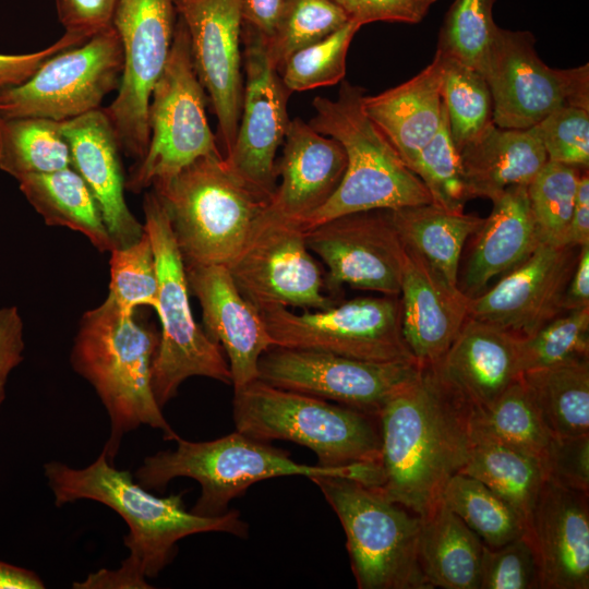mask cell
<instances>
[{
    "instance_id": "1",
    "label": "cell",
    "mask_w": 589,
    "mask_h": 589,
    "mask_svg": "<svg viewBox=\"0 0 589 589\" xmlns=\"http://www.w3.org/2000/svg\"><path fill=\"white\" fill-rule=\"evenodd\" d=\"M44 473L58 507L79 500L99 502L120 515L129 527L124 545L128 557L118 569L101 568L77 589H147L146 578H155L173 560L177 542L203 532H226L240 538L249 534V525L237 510L219 516H200L188 510L183 493L156 496L133 480L129 470H119L101 450L83 469L60 461L44 465Z\"/></svg>"
},
{
    "instance_id": "2",
    "label": "cell",
    "mask_w": 589,
    "mask_h": 589,
    "mask_svg": "<svg viewBox=\"0 0 589 589\" xmlns=\"http://www.w3.org/2000/svg\"><path fill=\"white\" fill-rule=\"evenodd\" d=\"M471 411L438 363L420 365L418 376L378 416L385 480L377 489L420 517L425 515L468 460Z\"/></svg>"
},
{
    "instance_id": "3",
    "label": "cell",
    "mask_w": 589,
    "mask_h": 589,
    "mask_svg": "<svg viewBox=\"0 0 589 589\" xmlns=\"http://www.w3.org/2000/svg\"><path fill=\"white\" fill-rule=\"evenodd\" d=\"M160 333L119 309L111 298L81 318L71 351L73 370L95 389L110 420L103 450L113 464L123 435L142 424L164 438L179 435L164 417L152 389V368Z\"/></svg>"
},
{
    "instance_id": "4",
    "label": "cell",
    "mask_w": 589,
    "mask_h": 589,
    "mask_svg": "<svg viewBox=\"0 0 589 589\" xmlns=\"http://www.w3.org/2000/svg\"><path fill=\"white\" fill-rule=\"evenodd\" d=\"M177 448L147 456L135 471L137 483L147 490H165L178 477H188L201 485V495L191 508L200 516H219L228 504L250 485L276 477L330 476L381 486V462H358L338 468L298 464L288 452L249 437L238 431L207 442L177 438Z\"/></svg>"
},
{
    "instance_id": "5",
    "label": "cell",
    "mask_w": 589,
    "mask_h": 589,
    "mask_svg": "<svg viewBox=\"0 0 589 589\" xmlns=\"http://www.w3.org/2000/svg\"><path fill=\"white\" fill-rule=\"evenodd\" d=\"M363 97L362 87L344 81L336 99H313L309 124L342 146L347 166L334 194L300 223L304 231L346 214L432 203L424 183L364 112Z\"/></svg>"
},
{
    "instance_id": "6",
    "label": "cell",
    "mask_w": 589,
    "mask_h": 589,
    "mask_svg": "<svg viewBox=\"0 0 589 589\" xmlns=\"http://www.w3.org/2000/svg\"><path fill=\"white\" fill-rule=\"evenodd\" d=\"M153 187L185 267L229 266L269 202L229 168L223 154L200 157Z\"/></svg>"
},
{
    "instance_id": "7",
    "label": "cell",
    "mask_w": 589,
    "mask_h": 589,
    "mask_svg": "<svg viewBox=\"0 0 589 589\" xmlns=\"http://www.w3.org/2000/svg\"><path fill=\"white\" fill-rule=\"evenodd\" d=\"M238 432L262 441L286 440L313 450L317 466L381 462L378 417L255 380L235 389Z\"/></svg>"
},
{
    "instance_id": "8",
    "label": "cell",
    "mask_w": 589,
    "mask_h": 589,
    "mask_svg": "<svg viewBox=\"0 0 589 589\" xmlns=\"http://www.w3.org/2000/svg\"><path fill=\"white\" fill-rule=\"evenodd\" d=\"M332 506L360 589H430L419 562L421 517L358 481L311 478Z\"/></svg>"
},
{
    "instance_id": "9",
    "label": "cell",
    "mask_w": 589,
    "mask_h": 589,
    "mask_svg": "<svg viewBox=\"0 0 589 589\" xmlns=\"http://www.w3.org/2000/svg\"><path fill=\"white\" fill-rule=\"evenodd\" d=\"M143 211V226L156 263L158 303L155 310L161 325L152 368V389L163 408L188 377L205 376L231 384V373L221 347L193 317L184 262L167 212L155 192L145 194Z\"/></svg>"
},
{
    "instance_id": "10",
    "label": "cell",
    "mask_w": 589,
    "mask_h": 589,
    "mask_svg": "<svg viewBox=\"0 0 589 589\" xmlns=\"http://www.w3.org/2000/svg\"><path fill=\"white\" fill-rule=\"evenodd\" d=\"M204 92L193 67L187 27L178 17L168 60L151 95L148 146L131 167L127 190L140 193L200 157L221 154L207 121Z\"/></svg>"
},
{
    "instance_id": "11",
    "label": "cell",
    "mask_w": 589,
    "mask_h": 589,
    "mask_svg": "<svg viewBox=\"0 0 589 589\" xmlns=\"http://www.w3.org/2000/svg\"><path fill=\"white\" fill-rule=\"evenodd\" d=\"M259 312L275 346L373 362H417L404 338L399 296L359 297L301 314L277 305Z\"/></svg>"
},
{
    "instance_id": "12",
    "label": "cell",
    "mask_w": 589,
    "mask_h": 589,
    "mask_svg": "<svg viewBox=\"0 0 589 589\" xmlns=\"http://www.w3.org/2000/svg\"><path fill=\"white\" fill-rule=\"evenodd\" d=\"M122 67L121 40L110 25L50 57L24 83L0 89V119L63 122L97 110L118 89Z\"/></svg>"
},
{
    "instance_id": "13",
    "label": "cell",
    "mask_w": 589,
    "mask_h": 589,
    "mask_svg": "<svg viewBox=\"0 0 589 589\" xmlns=\"http://www.w3.org/2000/svg\"><path fill=\"white\" fill-rule=\"evenodd\" d=\"M528 31L498 26L482 74L493 103V123L529 129L561 107L589 110V65L554 69L545 64Z\"/></svg>"
},
{
    "instance_id": "14",
    "label": "cell",
    "mask_w": 589,
    "mask_h": 589,
    "mask_svg": "<svg viewBox=\"0 0 589 589\" xmlns=\"http://www.w3.org/2000/svg\"><path fill=\"white\" fill-rule=\"evenodd\" d=\"M176 14L173 0H118L113 12L123 67L118 94L103 110L121 152L136 160L148 146L151 95L169 57Z\"/></svg>"
},
{
    "instance_id": "15",
    "label": "cell",
    "mask_w": 589,
    "mask_h": 589,
    "mask_svg": "<svg viewBox=\"0 0 589 589\" xmlns=\"http://www.w3.org/2000/svg\"><path fill=\"white\" fill-rule=\"evenodd\" d=\"M259 380L378 417L419 374L417 362H373L329 352L273 346L260 358Z\"/></svg>"
},
{
    "instance_id": "16",
    "label": "cell",
    "mask_w": 589,
    "mask_h": 589,
    "mask_svg": "<svg viewBox=\"0 0 589 589\" xmlns=\"http://www.w3.org/2000/svg\"><path fill=\"white\" fill-rule=\"evenodd\" d=\"M241 294L259 311L267 306L325 310L336 302L298 221L266 209L237 257L227 266Z\"/></svg>"
},
{
    "instance_id": "17",
    "label": "cell",
    "mask_w": 589,
    "mask_h": 589,
    "mask_svg": "<svg viewBox=\"0 0 589 589\" xmlns=\"http://www.w3.org/2000/svg\"><path fill=\"white\" fill-rule=\"evenodd\" d=\"M305 242L326 266L325 288L342 285L399 296L405 247L390 209L346 214L305 230Z\"/></svg>"
},
{
    "instance_id": "18",
    "label": "cell",
    "mask_w": 589,
    "mask_h": 589,
    "mask_svg": "<svg viewBox=\"0 0 589 589\" xmlns=\"http://www.w3.org/2000/svg\"><path fill=\"white\" fill-rule=\"evenodd\" d=\"M242 34V106L232 148L224 158L243 182L271 199L276 188V153L290 122V92L269 59L264 37L247 25Z\"/></svg>"
},
{
    "instance_id": "19",
    "label": "cell",
    "mask_w": 589,
    "mask_h": 589,
    "mask_svg": "<svg viewBox=\"0 0 589 589\" xmlns=\"http://www.w3.org/2000/svg\"><path fill=\"white\" fill-rule=\"evenodd\" d=\"M183 21L196 76L218 120L227 156L233 145L243 96L240 0H173Z\"/></svg>"
},
{
    "instance_id": "20",
    "label": "cell",
    "mask_w": 589,
    "mask_h": 589,
    "mask_svg": "<svg viewBox=\"0 0 589 589\" xmlns=\"http://www.w3.org/2000/svg\"><path fill=\"white\" fill-rule=\"evenodd\" d=\"M578 247L541 243L494 287L470 298L468 317L526 338L564 313L563 300Z\"/></svg>"
},
{
    "instance_id": "21",
    "label": "cell",
    "mask_w": 589,
    "mask_h": 589,
    "mask_svg": "<svg viewBox=\"0 0 589 589\" xmlns=\"http://www.w3.org/2000/svg\"><path fill=\"white\" fill-rule=\"evenodd\" d=\"M588 496L544 480L527 528L541 589L589 588Z\"/></svg>"
},
{
    "instance_id": "22",
    "label": "cell",
    "mask_w": 589,
    "mask_h": 589,
    "mask_svg": "<svg viewBox=\"0 0 589 589\" xmlns=\"http://www.w3.org/2000/svg\"><path fill=\"white\" fill-rule=\"evenodd\" d=\"M185 273L206 334L227 354L233 388L257 380L261 356L275 346L259 310L241 294L227 266L193 265Z\"/></svg>"
},
{
    "instance_id": "23",
    "label": "cell",
    "mask_w": 589,
    "mask_h": 589,
    "mask_svg": "<svg viewBox=\"0 0 589 589\" xmlns=\"http://www.w3.org/2000/svg\"><path fill=\"white\" fill-rule=\"evenodd\" d=\"M283 154L276 163V185L266 211L299 224L322 207L338 188L347 166L342 146L300 118L290 120Z\"/></svg>"
},
{
    "instance_id": "24",
    "label": "cell",
    "mask_w": 589,
    "mask_h": 589,
    "mask_svg": "<svg viewBox=\"0 0 589 589\" xmlns=\"http://www.w3.org/2000/svg\"><path fill=\"white\" fill-rule=\"evenodd\" d=\"M61 128L69 144L71 167L96 200L116 248L134 243L144 233V226L124 200L121 148L108 117L99 108L61 122Z\"/></svg>"
},
{
    "instance_id": "25",
    "label": "cell",
    "mask_w": 589,
    "mask_h": 589,
    "mask_svg": "<svg viewBox=\"0 0 589 589\" xmlns=\"http://www.w3.org/2000/svg\"><path fill=\"white\" fill-rule=\"evenodd\" d=\"M405 251L399 293L404 338L418 364H435L468 318L470 298L446 284L418 255Z\"/></svg>"
},
{
    "instance_id": "26",
    "label": "cell",
    "mask_w": 589,
    "mask_h": 589,
    "mask_svg": "<svg viewBox=\"0 0 589 589\" xmlns=\"http://www.w3.org/2000/svg\"><path fill=\"white\" fill-rule=\"evenodd\" d=\"M519 339L468 317L438 363L446 380L473 408L492 405L521 374Z\"/></svg>"
},
{
    "instance_id": "27",
    "label": "cell",
    "mask_w": 589,
    "mask_h": 589,
    "mask_svg": "<svg viewBox=\"0 0 589 589\" xmlns=\"http://www.w3.org/2000/svg\"><path fill=\"white\" fill-rule=\"evenodd\" d=\"M443 56L409 81L375 96L363 97V110L411 170L420 151L437 132L445 107L442 100Z\"/></svg>"
},
{
    "instance_id": "28",
    "label": "cell",
    "mask_w": 589,
    "mask_h": 589,
    "mask_svg": "<svg viewBox=\"0 0 589 589\" xmlns=\"http://www.w3.org/2000/svg\"><path fill=\"white\" fill-rule=\"evenodd\" d=\"M493 208L480 229L467 261L461 292L481 294L496 276L508 273L541 244L526 185H513L492 200Z\"/></svg>"
},
{
    "instance_id": "29",
    "label": "cell",
    "mask_w": 589,
    "mask_h": 589,
    "mask_svg": "<svg viewBox=\"0 0 589 589\" xmlns=\"http://www.w3.org/2000/svg\"><path fill=\"white\" fill-rule=\"evenodd\" d=\"M458 154L470 200L492 201L509 187H527L548 161L534 127L503 129L493 122Z\"/></svg>"
},
{
    "instance_id": "30",
    "label": "cell",
    "mask_w": 589,
    "mask_h": 589,
    "mask_svg": "<svg viewBox=\"0 0 589 589\" xmlns=\"http://www.w3.org/2000/svg\"><path fill=\"white\" fill-rule=\"evenodd\" d=\"M483 548L442 500L421 516L419 562L432 588L480 589Z\"/></svg>"
},
{
    "instance_id": "31",
    "label": "cell",
    "mask_w": 589,
    "mask_h": 589,
    "mask_svg": "<svg viewBox=\"0 0 589 589\" xmlns=\"http://www.w3.org/2000/svg\"><path fill=\"white\" fill-rule=\"evenodd\" d=\"M406 250L418 255L450 287H458L461 251L484 218L452 212L433 203L390 209Z\"/></svg>"
},
{
    "instance_id": "32",
    "label": "cell",
    "mask_w": 589,
    "mask_h": 589,
    "mask_svg": "<svg viewBox=\"0 0 589 589\" xmlns=\"http://www.w3.org/2000/svg\"><path fill=\"white\" fill-rule=\"evenodd\" d=\"M17 181L21 192L47 225L85 235L100 252H111L116 248L96 200L72 167Z\"/></svg>"
},
{
    "instance_id": "33",
    "label": "cell",
    "mask_w": 589,
    "mask_h": 589,
    "mask_svg": "<svg viewBox=\"0 0 589 589\" xmlns=\"http://www.w3.org/2000/svg\"><path fill=\"white\" fill-rule=\"evenodd\" d=\"M520 378L551 436L589 434V358L525 371Z\"/></svg>"
},
{
    "instance_id": "34",
    "label": "cell",
    "mask_w": 589,
    "mask_h": 589,
    "mask_svg": "<svg viewBox=\"0 0 589 589\" xmlns=\"http://www.w3.org/2000/svg\"><path fill=\"white\" fill-rule=\"evenodd\" d=\"M472 447L459 473L472 477L501 496L528 528L545 480L538 458L506 445L472 436Z\"/></svg>"
},
{
    "instance_id": "35",
    "label": "cell",
    "mask_w": 589,
    "mask_h": 589,
    "mask_svg": "<svg viewBox=\"0 0 589 589\" xmlns=\"http://www.w3.org/2000/svg\"><path fill=\"white\" fill-rule=\"evenodd\" d=\"M71 167L61 122L35 117L0 119V169L20 180Z\"/></svg>"
},
{
    "instance_id": "36",
    "label": "cell",
    "mask_w": 589,
    "mask_h": 589,
    "mask_svg": "<svg viewBox=\"0 0 589 589\" xmlns=\"http://www.w3.org/2000/svg\"><path fill=\"white\" fill-rule=\"evenodd\" d=\"M470 422L472 436L506 445L539 460L551 438L520 376L489 407H472Z\"/></svg>"
},
{
    "instance_id": "37",
    "label": "cell",
    "mask_w": 589,
    "mask_h": 589,
    "mask_svg": "<svg viewBox=\"0 0 589 589\" xmlns=\"http://www.w3.org/2000/svg\"><path fill=\"white\" fill-rule=\"evenodd\" d=\"M441 500L486 546L496 548L527 534L522 519L513 507L472 477L454 474Z\"/></svg>"
},
{
    "instance_id": "38",
    "label": "cell",
    "mask_w": 589,
    "mask_h": 589,
    "mask_svg": "<svg viewBox=\"0 0 589 589\" xmlns=\"http://www.w3.org/2000/svg\"><path fill=\"white\" fill-rule=\"evenodd\" d=\"M442 56V100L452 141L459 151L493 122L492 96L481 72L443 51Z\"/></svg>"
},
{
    "instance_id": "39",
    "label": "cell",
    "mask_w": 589,
    "mask_h": 589,
    "mask_svg": "<svg viewBox=\"0 0 589 589\" xmlns=\"http://www.w3.org/2000/svg\"><path fill=\"white\" fill-rule=\"evenodd\" d=\"M348 21L330 0H287L273 34L264 38L272 63L279 72L292 53L325 38Z\"/></svg>"
},
{
    "instance_id": "40",
    "label": "cell",
    "mask_w": 589,
    "mask_h": 589,
    "mask_svg": "<svg viewBox=\"0 0 589 589\" xmlns=\"http://www.w3.org/2000/svg\"><path fill=\"white\" fill-rule=\"evenodd\" d=\"M579 168L546 161L527 185L541 243L563 245L577 193Z\"/></svg>"
},
{
    "instance_id": "41",
    "label": "cell",
    "mask_w": 589,
    "mask_h": 589,
    "mask_svg": "<svg viewBox=\"0 0 589 589\" xmlns=\"http://www.w3.org/2000/svg\"><path fill=\"white\" fill-rule=\"evenodd\" d=\"M589 358V306L566 311L519 339L520 372Z\"/></svg>"
},
{
    "instance_id": "42",
    "label": "cell",
    "mask_w": 589,
    "mask_h": 589,
    "mask_svg": "<svg viewBox=\"0 0 589 589\" xmlns=\"http://www.w3.org/2000/svg\"><path fill=\"white\" fill-rule=\"evenodd\" d=\"M360 27L349 20L325 38L292 53L279 71L286 88L290 93L304 92L342 81L347 52Z\"/></svg>"
},
{
    "instance_id": "43",
    "label": "cell",
    "mask_w": 589,
    "mask_h": 589,
    "mask_svg": "<svg viewBox=\"0 0 589 589\" xmlns=\"http://www.w3.org/2000/svg\"><path fill=\"white\" fill-rule=\"evenodd\" d=\"M496 0H454L438 35L437 48L482 73L498 26L493 20Z\"/></svg>"
},
{
    "instance_id": "44",
    "label": "cell",
    "mask_w": 589,
    "mask_h": 589,
    "mask_svg": "<svg viewBox=\"0 0 589 589\" xmlns=\"http://www.w3.org/2000/svg\"><path fill=\"white\" fill-rule=\"evenodd\" d=\"M108 297L125 313H134L142 305L157 308L156 263L145 229L134 243L111 251Z\"/></svg>"
},
{
    "instance_id": "45",
    "label": "cell",
    "mask_w": 589,
    "mask_h": 589,
    "mask_svg": "<svg viewBox=\"0 0 589 589\" xmlns=\"http://www.w3.org/2000/svg\"><path fill=\"white\" fill-rule=\"evenodd\" d=\"M411 171L424 183L433 204L452 212H464L470 199L459 154L450 137L446 110L437 132L420 151Z\"/></svg>"
},
{
    "instance_id": "46",
    "label": "cell",
    "mask_w": 589,
    "mask_h": 589,
    "mask_svg": "<svg viewBox=\"0 0 589 589\" xmlns=\"http://www.w3.org/2000/svg\"><path fill=\"white\" fill-rule=\"evenodd\" d=\"M545 149L548 160L588 168L589 110L561 107L533 125Z\"/></svg>"
},
{
    "instance_id": "47",
    "label": "cell",
    "mask_w": 589,
    "mask_h": 589,
    "mask_svg": "<svg viewBox=\"0 0 589 589\" xmlns=\"http://www.w3.org/2000/svg\"><path fill=\"white\" fill-rule=\"evenodd\" d=\"M536 588H540L539 569L527 534L496 548L484 544L480 589Z\"/></svg>"
},
{
    "instance_id": "48",
    "label": "cell",
    "mask_w": 589,
    "mask_h": 589,
    "mask_svg": "<svg viewBox=\"0 0 589 589\" xmlns=\"http://www.w3.org/2000/svg\"><path fill=\"white\" fill-rule=\"evenodd\" d=\"M540 462L545 480L589 494V434L551 436Z\"/></svg>"
},
{
    "instance_id": "49",
    "label": "cell",
    "mask_w": 589,
    "mask_h": 589,
    "mask_svg": "<svg viewBox=\"0 0 589 589\" xmlns=\"http://www.w3.org/2000/svg\"><path fill=\"white\" fill-rule=\"evenodd\" d=\"M349 20L361 26L372 22L416 24L428 14L436 0H330Z\"/></svg>"
},
{
    "instance_id": "50",
    "label": "cell",
    "mask_w": 589,
    "mask_h": 589,
    "mask_svg": "<svg viewBox=\"0 0 589 589\" xmlns=\"http://www.w3.org/2000/svg\"><path fill=\"white\" fill-rule=\"evenodd\" d=\"M118 0H55L65 33L91 38L112 25Z\"/></svg>"
},
{
    "instance_id": "51",
    "label": "cell",
    "mask_w": 589,
    "mask_h": 589,
    "mask_svg": "<svg viewBox=\"0 0 589 589\" xmlns=\"http://www.w3.org/2000/svg\"><path fill=\"white\" fill-rule=\"evenodd\" d=\"M79 35H64L47 48L24 55L0 53V89L16 86L27 81L39 68L56 53L86 41Z\"/></svg>"
},
{
    "instance_id": "52",
    "label": "cell",
    "mask_w": 589,
    "mask_h": 589,
    "mask_svg": "<svg viewBox=\"0 0 589 589\" xmlns=\"http://www.w3.org/2000/svg\"><path fill=\"white\" fill-rule=\"evenodd\" d=\"M23 321L15 306L0 308V409L11 371L23 360Z\"/></svg>"
},
{
    "instance_id": "53",
    "label": "cell",
    "mask_w": 589,
    "mask_h": 589,
    "mask_svg": "<svg viewBox=\"0 0 589 589\" xmlns=\"http://www.w3.org/2000/svg\"><path fill=\"white\" fill-rule=\"evenodd\" d=\"M287 0H240L243 25L265 39L274 32Z\"/></svg>"
},
{
    "instance_id": "54",
    "label": "cell",
    "mask_w": 589,
    "mask_h": 589,
    "mask_svg": "<svg viewBox=\"0 0 589 589\" xmlns=\"http://www.w3.org/2000/svg\"><path fill=\"white\" fill-rule=\"evenodd\" d=\"M589 244V176L580 173L575 204L563 245L578 247Z\"/></svg>"
},
{
    "instance_id": "55",
    "label": "cell",
    "mask_w": 589,
    "mask_h": 589,
    "mask_svg": "<svg viewBox=\"0 0 589 589\" xmlns=\"http://www.w3.org/2000/svg\"><path fill=\"white\" fill-rule=\"evenodd\" d=\"M589 306V244L581 245L575 269L564 294L563 310Z\"/></svg>"
},
{
    "instance_id": "56",
    "label": "cell",
    "mask_w": 589,
    "mask_h": 589,
    "mask_svg": "<svg viewBox=\"0 0 589 589\" xmlns=\"http://www.w3.org/2000/svg\"><path fill=\"white\" fill-rule=\"evenodd\" d=\"M44 588V581L33 570L0 561V589Z\"/></svg>"
}]
</instances>
